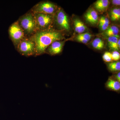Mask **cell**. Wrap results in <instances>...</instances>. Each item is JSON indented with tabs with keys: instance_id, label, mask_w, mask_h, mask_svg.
<instances>
[{
	"instance_id": "7",
	"label": "cell",
	"mask_w": 120,
	"mask_h": 120,
	"mask_svg": "<svg viewBox=\"0 0 120 120\" xmlns=\"http://www.w3.org/2000/svg\"><path fill=\"white\" fill-rule=\"evenodd\" d=\"M9 37L16 48L25 37L23 31L17 21L12 23L8 30Z\"/></svg>"
},
{
	"instance_id": "20",
	"label": "cell",
	"mask_w": 120,
	"mask_h": 120,
	"mask_svg": "<svg viewBox=\"0 0 120 120\" xmlns=\"http://www.w3.org/2000/svg\"><path fill=\"white\" fill-rule=\"evenodd\" d=\"M77 36L82 38L88 41V42L91 39V38L92 37V35L90 33H88V32H86V33L79 34H78Z\"/></svg>"
},
{
	"instance_id": "4",
	"label": "cell",
	"mask_w": 120,
	"mask_h": 120,
	"mask_svg": "<svg viewBox=\"0 0 120 120\" xmlns=\"http://www.w3.org/2000/svg\"><path fill=\"white\" fill-rule=\"evenodd\" d=\"M33 13L37 31L47 30L53 27L54 15L41 13Z\"/></svg>"
},
{
	"instance_id": "8",
	"label": "cell",
	"mask_w": 120,
	"mask_h": 120,
	"mask_svg": "<svg viewBox=\"0 0 120 120\" xmlns=\"http://www.w3.org/2000/svg\"><path fill=\"white\" fill-rule=\"evenodd\" d=\"M65 41H57L52 42L47 47L45 52H47L51 55L59 54L62 51Z\"/></svg>"
},
{
	"instance_id": "25",
	"label": "cell",
	"mask_w": 120,
	"mask_h": 120,
	"mask_svg": "<svg viewBox=\"0 0 120 120\" xmlns=\"http://www.w3.org/2000/svg\"><path fill=\"white\" fill-rule=\"evenodd\" d=\"M117 45H118V48L120 49V39H118V42H117Z\"/></svg>"
},
{
	"instance_id": "10",
	"label": "cell",
	"mask_w": 120,
	"mask_h": 120,
	"mask_svg": "<svg viewBox=\"0 0 120 120\" xmlns=\"http://www.w3.org/2000/svg\"><path fill=\"white\" fill-rule=\"evenodd\" d=\"M105 87L107 90L120 93V82L111 76L109 78L105 83Z\"/></svg>"
},
{
	"instance_id": "16",
	"label": "cell",
	"mask_w": 120,
	"mask_h": 120,
	"mask_svg": "<svg viewBox=\"0 0 120 120\" xmlns=\"http://www.w3.org/2000/svg\"><path fill=\"white\" fill-rule=\"evenodd\" d=\"M107 66L108 69L111 72L116 73L120 71V62L118 61L109 62L107 64Z\"/></svg>"
},
{
	"instance_id": "6",
	"label": "cell",
	"mask_w": 120,
	"mask_h": 120,
	"mask_svg": "<svg viewBox=\"0 0 120 120\" xmlns=\"http://www.w3.org/2000/svg\"><path fill=\"white\" fill-rule=\"evenodd\" d=\"M16 49L22 56H35V44L29 38L24 37L17 46Z\"/></svg>"
},
{
	"instance_id": "22",
	"label": "cell",
	"mask_w": 120,
	"mask_h": 120,
	"mask_svg": "<svg viewBox=\"0 0 120 120\" xmlns=\"http://www.w3.org/2000/svg\"><path fill=\"white\" fill-rule=\"evenodd\" d=\"M75 39L76 41H77L84 43V44H86V43H87L88 42V41L82 38L79 37L77 35L75 38Z\"/></svg>"
},
{
	"instance_id": "21",
	"label": "cell",
	"mask_w": 120,
	"mask_h": 120,
	"mask_svg": "<svg viewBox=\"0 0 120 120\" xmlns=\"http://www.w3.org/2000/svg\"><path fill=\"white\" fill-rule=\"evenodd\" d=\"M112 60L118 61V60H120V54L118 51H114L112 53Z\"/></svg>"
},
{
	"instance_id": "23",
	"label": "cell",
	"mask_w": 120,
	"mask_h": 120,
	"mask_svg": "<svg viewBox=\"0 0 120 120\" xmlns=\"http://www.w3.org/2000/svg\"><path fill=\"white\" fill-rule=\"evenodd\" d=\"M112 77L114 78L118 82H120V72H117L116 74L112 76Z\"/></svg>"
},
{
	"instance_id": "5",
	"label": "cell",
	"mask_w": 120,
	"mask_h": 120,
	"mask_svg": "<svg viewBox=\"0 0 120 120\" xmlns=\"http://www.w3.org/2000/svg\"><path fill=\"white\" fill-rule=\"evenodd\" d=\"M58 8V6L49 1H42L35 5L30 10L33 13H41L54 15Z\"/></svg>"
},
{
	"instance_id": "17",
	"label": "cell",
	"mask_w": 120,
	"mask_h": 120,
	"mask_svg": "<svg viewBox=\"0 0 120 120\" xmlns=\"http://www.w3.org/2000/svg\"><path fill=\"white\" fill-rule=\"evenodd\" d=\"M92 45L95 49L101 50L104 48L105 43L104 41L100 38L95 39L92 43Z\"/></svg>"
},
{
	"instance_id": "12",
	"label": "cell",
	"mask_w": 120,
	"mask_h": 120,
	"mask_svg": "<svg viewBox=\"0 0 120 120\" xmlns=\"http://www.w3.org/2000/svg\"><path fill=\"white\" fill-rule=\"evenodd\" d=\"M109 5L108 0H98L94 3V7L99 12H103L107 10Z\"/></svg>"
},
{
	"instance_id": "18",
	"label": "cell",
	"mask_w": 120,
	"mask_h": 120,
	"mask_svg": "<svg viewBox=\"0 0 120 120\" xmlns=\"http://www.w3.org/2000/svg\"><path fill=\"white\" fill-rule=\"evenodd\" d=\"M110 17L112 21L116 22L120 20V9L118 8L112 9L110 11Z\"/></svg>"
},
{
	"instance_id": "11",
	"label": "cell",
	"mask_w": 120,
	"mask_h": 120,
	"mask_svg": "<svg viewBox=\"0 0 120 120\" xmlns=\"http://www.w3.org/2000/svg\"><path fill=\"white\" fill-rule=\"evenodd\" d=\"M119 32V29L118 27L116 26H109L107 30L102 33L101 34L105 37H114L119 38V36L118 35Z\"/></svg>"
},
{
	"instance_id": "13",
	"label": "cell",
	"mask_w": 120,
	"mask_h": 120,
	"mask_svg": "<svg viewBox=\"0 0 120 120\" xmlns=\"http://www.w3.org/2000/svg\"><path fill=\"white\" fill-rule=\"evenodd\" d=\"M73 23L75 31L79 34L83 33L87 29V27L79 19H75Z\"/></svg>"
},
{
	"instance_id": "15",
	"label": "cell",
	"mask_w": 120,
	"mask_h": 120,
	"mask_svg": "<svg viewBox=\"0 0 120 120\" xmlns=\"http://www.w3.org/2000/svg\"><path fill=\"white\" fill-rule=\"evenodd\" d=\"M98 23L100 30L104 31L109 26V20L106 16H102L99 20Z\"/></svg>"
},
{
	"instance_id": "1",
	"label": "cell",
	"mask_w": 120,
	"mask_h": 120,
	"mask_svg": "<svg viewBox=\"0 0 120 120\" xmlns=\"http://www.w3.org/2000/svg\"><path fill=\"white\" fill-rule=\"evenodd\" d=\"M28 38L35 44V56L45 53L47 47L53 42L63 41L65 39L63 32L53 27L37 31L31 37Z\"/></svg>"
},
{
	"instance_id": "14",
	"label": "cell",
	"mask_w": 120,
	"mask_h": 120,
	"mask_svg": "<svg viewBox=\"0 0 120 120\" xmlns=\"http://www.w3.org/2000/svg\"><path fill=\"white\" fill-rule=\"evenodd\" d=\"M108 45L110 49L114 51H118L120 49L117 45L119 38L116 37H109L107 38Z\"/></svg>"
},
{
	"instance_id": "3",
	"label": "cell",
	"mask_w": 120,
	"mask_h": 120,
	"mask_svg": "<svg viewBox=\"0 0 120 120\" xmlns=\"http://www.w3.org/2000/svg\"><path fill=\"white\" fill-rule=\"evenodd\" d=\"M54 24L57 28L56 30L61 32H68L71 30L68 16L61 8H58L54 15L53 26Z\"/></svg>"
},
{
	"instance_id": "2",
	"label": "cell",
	"mask_w": 120,
	"mask_h": 120,
	"mask_svg": "<svg viewBox=\"0 0 120 120\" xmlns=\"http://www.w3.org/2000/svg\"><path fill=\"white\" fill-rule=\"evenodd\" d=\"M17 21L25 37L30 38L37 32L34 13L30 11L20 17Z\"/></svg>"
},
{
	"instance_id": "9",
	"label": "cell",
	"mask_w": 120,
	"mask_h": 120,
	"mask_svg": "<svg viewBox=\"0 0 120 120\" xmlns=\"http://www.w3.org/2000/svg\"><path fill=\"white\" fill-rule=\"evenodd\" d=\"M84 19L88 23L95 25L98 23V14L94 9L91 8L88 9L84 14Z\"/></svg>"
},
{
	"instance_id": "19",
	"label": "cell",
	"mask_w": 120,
	"mask_h": 120,
	"mask_svg": "<svg viewBox=\"0 0 120 120\" xmlns=\"http://www.w3.org/2000/svg\"><path fill=\"white\" fill-rule=\"evenodd\" d=\"M102 58L105 62H112V53L109 52H105L103 55Z\"/></svg>"
},
{
	"instance_id": "24",
	"label": "cell",
	"mask_w": 120,
	"mask_h": 120,
	"mask_svg": "<svg viewBox=\"0 0 120 120\" xmlns=\"http://www.w3.org/2000/svg\"><path fill=\"white\" fill-rule=\"evenodd\" d=\"M112 4L115 6H120V0H113L112 1Z\"/></svg>"
}]
</instances>
